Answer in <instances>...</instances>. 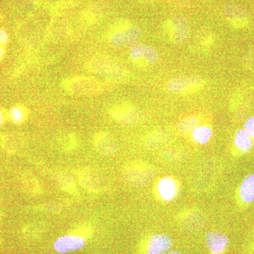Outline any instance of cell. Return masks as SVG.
Returning <instances> with one entry per match:
<instances>
[{"instance_id":"1","label":"cell","mask_w":254,"mask_h":254,"mask_svg":"<svg viewBox=\"0 0 254 254\" xmlns=\"http://www.w3.org/2000/svg\"><path fill=\"white\" fill-rule=\"evenodd\" d=\"M90 71L108 78L118 79L126 76V70L118 62L105 57H95L88 63Z\"/></svg>"},{"instance_id":"2","label":"cell","mask_w":254,"mask_h":254,"mask_svg":"<svg viewBox=\"0 0 254 254\" xmlns=\"http://www.w3.org/2000/svg\"><path fill=\"white\" fill-rule=\"evenodd\" d=\"M65 89L73 95H93L102 90L101 84L95 78L88 76H76L64 82Z\"/></svg>"},{"instance_id":"3","label":"cell","mask_w":254,"mask_h":254,"mask_svg":"<svg viewBox=\"0 0 254 254\" xmlns=\"http://www.w3.org/2000/svg\"><path fill=\"white\" fill-rule=\"evenodd\" d=\"M203 83L201 78L195 76H180L170 80L167 85L168 91L173 93H184L196 89Z\"/></svg>"},{"instance_id":"4","label":"cell","mask_w":254,"mask_h":254,"mask_svg":"<svg viewBox=\"0 0 254 254\" xmlns=\"http://www.w3.org/2000/svg\"><path fill=\"white\" fill-rule=\"evenodd\" d=\"M170 39L176 45L185 43L190 35V26L185 18L177 16L172 18L168 23Z\"/></svg>"},{"instance_id":"5","label":"cell","mask_w":254,"mask_h":254,"mask_svg":"<svg viewBox=\"0 0 254 254\" xmlns=\"http://www.w3.org/2000/svg\"><path fill=\"white\" fill-rule=\"evenodd\" d=\"M173 247L171 237L165 234L152 235L147 241L145 254H165Z\"/></svg>"},{"instance_id":"6","label":"cell","mask_w":254,"mask_h":254,"mask_svg":"<svg viewBox=\"0 0 254 254\" xmlns=\"http://www.w3.org/2000/svg\"><path fill=\"white\" fill-rule=\"evenodd\" d=\"M79 182L81 186L91 192L99 191L103 189V178L93 169H83L80 172Z\"/></svg>"},{"instance_id":"7","label":"cell","mask_w":254,"mask_h":254,"mask_svg":"<svg viewBox=\"0 0 254 254\" xmlns=\"http://www.w3.org/2000/svg\"><path fill=\"white\" fill-rule=\"evenodd\" d=\"M86 245V241L81 237L66 235L60 237L55 242L54 248L58 253L66 254L81 250Z\"/></svg>"},{"instance_id":"8","label":"cell","mask_w":254,"mask_h":254,"mask_svg":"<svg viewBox=\"0 0 254 254\" xmlns=\"http://www.w3.org/2000/svg\"><path fill=\"white\" fill-rule=\"evenodd\" d=\"M205 242L211 254H222L229 245L228 237L222 232L211 231L207 233Z\"/></svg>"},{"instance_id":"9","label":"cell","mask_w":254,"mask_h":254,"mask_svg":"<svg viewBox=\"0 0 254 254\" xmlns=\"http://www.w3.org/2000/svg\"><path fill=\"white\" fill-rule=\"evenodd\" d=\"M129 55L130 58L133 61H138L142 59L150 64L156 63L159 59L158 52L155 48L143 44H138L133 47Z\"/></svg>"},{"instance_id":"10","label":"cell","mask_w":254,"mask_h":254,"mask_svg":"<svg viewBox=\"0 0 254 254\" xmlns=\"http://www.w3.org/2000/svg\"><path fill=\"white\" fill-rule=\"evenodd\" d=\"M94 144L96 149L103 155H111L117 150V144L113 137L108 133L95 135Z\"/></svg>"},{"instance_id":"11","label":"cell","mask_w":254,"mask_h":254,"mask_svg":"<svg viewBox=\"0 0 254 254\" xmlns=\"http://www.w3.org/2000/svg\"><path fill=\"white\" fill-rule=\"evenodd\" d=\"M224 14L227 19L235 25H244L247 22V14L240 6L234 4H227L224 8Z\"/></svg>"},{"instance_id":"12","label":"cell","mask_w":254,"mask_h":254,"mask_svg":"<svg viewBox=\"0 0 254 254\" xmlns=\"http://www.w3.org/2000/svg\"><path fill=\"white\" fill-rule=\"evenodd\" d=\"M158 190L160 197L169 201L175 198L177 193V185L173 179L165 177L159 182Z\"/></svg>"},{"instance_id":"13","label":"cell","mask_w":254,"mask_h":254,"mask_svg":"<svg viewBox=\"0 0 254 254\" xmlns=\"http://www.w3.org/2000/svg\"><path fill=\"white\" fill-rule=\"evenodd\" d=\"M240 198L246 203L254 201V174L245 177L240 187Z\"/></svg>"},{"instance_id":"14","label":"cell","mask_w":254,"mask_h":254,"mask_svg":"<svg viewBox=\"0 0 254 254\" xmlns=\"http://www.w3.org/2000/svg\"><path fill=\"white\" fill-rule=\"evenodd\" d=\"M145 118V114L138 109H128L122 115L116 117L119 121L124 125H132L141 123Z\"/></svg>"},{"instance_id":"15","label":"cell","mask_w":254,"mask_h":254,"mask_svg":"<svg viewBox=\"0 0 254 254\" xmlns=\"http://www.w3.org/2000/svg\"><path fill=\"white\" fill-rule=\"evenodd\" d=\"M235 144L241 151L247 153L253 147V141H252V137L245 129H240L235 134Z\"/></svg>"},{"instance_id":"16","label":"cell","mask_w":254,"mask_h":254,"mask_svg":"<svg viewBox=\"0 0 254 254\" xmlns=\"http://www.w3.org/2000/svg\"><path fill=\"white\" fill-rule=\"evenodd\" d=\"M21 136L15 133L4 134L0 140L3 148L9 152H16L21 146Z\"/></svg>"},{"instance_id":"17","label":"cell","mask_w":254,"mask_h":254,"mask_svg":"<svg viewBox=\"0 0 254 254\" xmlns=\"http://www.w3.org/2000/svg\"><path fill=\"white\" fill-rule=\"evenodd\" d=\"M213 135V130L207 126H198L195 127L192 131V138L195 141L200 144H205L210 141Z\"/></svg>"},{"instance_id":"18","label":"cell","mask_w":254,"mask_h":254,"mask_svg":"<svg viewBox=\"0 0 254 254\" xmlns=\"http://www.w3.org/2000/svg\"><path fill=\"white\" fill-rule=\"evenodd\" d=\"M126 36V47L133 48L138 45V41L141 38V31L136 26H128L125 28Z\"/></svg>"},{"instance_id":"19","label":"cell","mask_w":254,"mask_h":254,"mask_svg":"<svg viewBox=\"0 0 254 254\" xmlns=\"http://www.w3.org/2000/svg\"><path fill=\"white\" fill-rule=\"evenodd\" d=\"M21 186L23 190L31 194L38 193L39 191V185L34 177L29 174H24L21 177Z\"/></svg>"},{"instance_id":"20","label":"cell","mask_w":254,"mask_h":254,"mask_svg":"<svg viewBox=\"0 0 254 254\" xmlns=\"http://www.w3.org/2000/svg\"><path fill=\"white\" fill-rule=\"evenodd\" d=\"M27 116L28 113L26 108L21 105H16L10 110V120L16 125L23 123L27 118Z\"/></svg>"},{"instance_id":"21","label":"cell","mask_w":254,"mask_h":254,"mask_svg":"<svg viewBox=\"0 0 254 254\" xmlns=\"http://www.w3.org/2000/svg\"><path fill=\"white\" fill-rule=\"evenodd\" d=\"M56 180L63 190L67 192H74L76 190V185L69 175L63 173L57 174Z\"/></svg>"},{"instance_id":"22","label":"cell","mask_w":254,"mask_h":254,"mask_svg":"<svg viewBox=\"0 0 254 254\" xmlns=\"http://www.w3.org/2000/svg\"><path fill=\"white\" fill-rule=\"evenodd\" d=\"M110 43L112 46L117 48L126 47V36H125V28L117 30L113 32L110 37Z\"/></svg>"},{"instance_id":"23","label":"cell","mask_w":254,"mask_h":254,"mask_svg":"<svg viewBox=\"0 0 254 254\" xmlns=\"http://www.w3.org/2000/svg\"><path fill=\"white\" fill-rule=\"evenodd\" d=\"M198 120L195 117L185 119L178 125L179 131L182 133H188L193 131L195 127H198Z\"/></svg>"},{"instance_id":"24","label":"cell","mask_w":254,"mask_h":254,"mask_svg":"<svg viewBox=\"0 0 254 254\" xmlns=\"http://www.w3.org/2000/svg\"><path fill=\"white\" fill-rule=\"evenodd\" d=\"M244 129L252 138H254V117H250L246 120Z\"/></svg>"},{"instance_id":"25","label":"cell","mask_w":254,"mask_h":254,"mask_svg":"<svg viewBox=\"0 0 254 254\" xmlns=\"http://www.w3.org/2000/svg\"><path fill=\"white\" fill-rule=\"evenodd\" d=\"M9 41V36L7 33L3 28H0V45L1 46H5Z\"/></svg>"},{"instance_id":"26","label":"cell","mask_w":254,"mask_h":254,"mask_svg":"<svg viewBox=\"0 0 254 254\" xmlns=\"http://www.w3.org/2000/svg\"><path fill=\"white\" fill-rule=\"evenodd\" d=\"M5 55H6V51H5L4 46L0 45V62L4 59Z\"/></svg>"},{"instance_id":"27","label":"cell","mask_w":254,"mask_h":254,"mask_svg":"<svg viewBox=\"0 0 254 254\" xmlns=\"http://www.w3.org/2000/svg\"><path fill=\"white\" fill-rule=\"evenodd\" d=\"M5 122V115L2 110H0V126L2 125Z\"/></svg>"},{"instance_id":"28","label":"cell","mask_w":254,"mask_h":254,"mask_svg":"<svg viewBox=\"0 0 254 254\" xmlns=\"http://www.w3.org/2000/svg\"><path fill=\"white\" fill-rule=\"evenodd\" d=\"M182 254L181 252H179V251L174 250V251H169V252H167L166 254Z\"/></svg>"},{"instance_id":"29","label":"cell","mask_w":254,"mask_h":254,"mask_svg":"<svg viewBox=\"0 0 254 254\" xmlns=\"http://www.w3.org/2000/svg\"><path fill=\"white\" fill-rule=\"evenodd\" d=\"M143 1H146V2H152L154 0H143Z\"/></svg>"}]
</instances>
